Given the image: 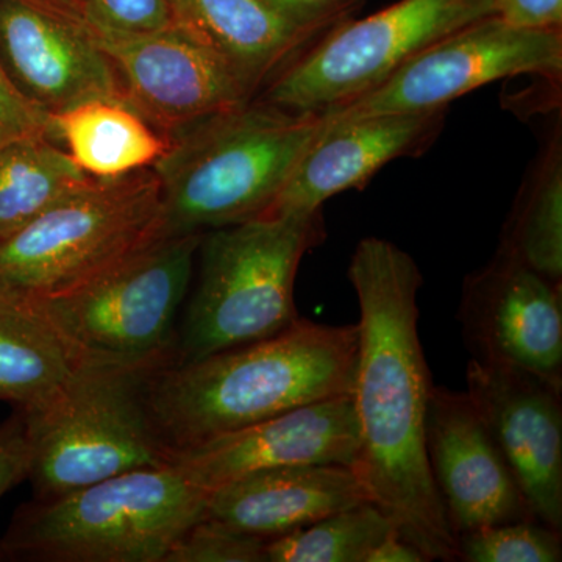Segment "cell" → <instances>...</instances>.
Wrapping results in <instances>:
<instances>
[{
	"label": "cell",
	"instance_id": "6da1fadb",
	"mask_svg": "<svg viewBox=\"0 0 562 562\" xmlns=\"http://www.w3.org/2000/svg\"><path fill=\"white\" fill-rule=\"evenodd\" d=\"M349 280L360 306L351 471L369 501L428 561H458L427 457L432 383L419 338V266L401 247L371 236L355 249Z\"/></svg>",
	"mask_w": 562,
	"mask_h": 562
},
{
	"label": "cell",
	"instance_id": "7a4b0ae2",
	"mask_svg": "<svg viewBox=\"0 0 562 562\" xmlns=\"http://www.w3.org/2000/svg\"><path fill=\"white\" fill-rule=\"evenodd\" d=\"M358 325L299 317L277 335L151 373V424L169 453L310 403L353 394Z\"/></svg>",
	"mask_w": 562,
	"mask_h": 562
},
{
	"label": "cell",
	"instance_id": "3957f363",
	"mask_svg": "<svg viewBox=\"0 0 562 562\" xmlns=\"http://www.w3.org/2000/svg\"><path fill=\"white\" fill-rule=\"evenodd\" d=\"M322 122L321 111L250 101L173 133L151 166L160 183L161 238L265 216Z\"/></svg>",
	"mask_w": 562,
	"mask_h": 562
},
{
	"label": "cell",
	"instance_id": "277c9868",
	"mask_svg": "<svg viewBox=\"0 0 562 562\" xmlns=\"http://www.w3.org/2000/svg\"><path fill=\"white\" fill-rule=\"evenodd\" d=\"M209 492L173 465L136 469L58 497L22 505L0 557L36 562H165L206 516Z\"/></svg>",
	"mask_w": 562,
	"mask_h": 562
},
{
	"label": "cell",
	"instance_id": "5b68a950",
	"mask_svg": "<svg viewBox=\"0 0 562 562\" xmlns=\"http://www.w3.org/2000/svg\"><path fill=\"white\" fill-rule=\"evenodd\" d=\"M321 211L265 214L203 235L201 272L176 339V364L277 335L299 319L294 288L324 239Z\"/></svg>",
	"mask_w": 562,
	"mask_h": 562
},
{
	"label": "cell",
	"instance_id": "8992f818",
	"mask_svg": "<svg viewBox=\"0 0 562 562\" xmlns=\"http://www.w3.org/2000/svg\"><path fill=\"white\" fill-rule=\"evenodd\" d=\"M160 368L81 358L49 401L22 413L33 498L46 501L120 473L168 464L169 450L147 403L151 373Z\"/></svg>",
	"mask_w": 562,
	"mask_h": 562
},
{
	"label": "cell",
	"instance_id": "52a82bcc",
	"mask_svg": "<svg viewBox=\"0 0 562 562\" xmlns=\"http://www.w3.org/2000/svg\"><path fill=\"white\" fill-rule=\"evenodd\" d=\"M203 235L155 239L79 286L33 301L81 358L172 364Z\"/></svg>",
	"mask_w": 562,
	"mask_h": 562
},
{
	"label": "cell",
	"instance_id": "ba28073f",
	"mask_svg": "<svg viewBox=\"0 0 562 562\" xmlns=\"http://www.w3.org/2000/svg\"><path fill=\"white\" fill-rule=\"evenodd\" d=\"M157 176L140 169L94 179L0 238V288L25 297L60 294L161 238Z\"/></svg>",
	"mask_w": 562,
	"mask_h": 562
},
{
	"label": "cell",
	"instance_id": "9c48e42d",
	"mask_svg": "<svg viewBox=\"0 0 562 562\" xmlns=\"http://www.w3.org/2000/svg\"><path fill=\"white\" fill-rule=\"evenodd\" d=\"M494 16V0H401L342 22L277 74L261 101L308 113L358 98L425 47Z\"/></svg>",
	"mask_w": 562,
	"mask_h": 562
},
{
	"label": "cell",
	"instance_id": "30bf717a",
	"mask_svg": "<svg viewBox=\"0 0 562 562\" xmlns=\"http://www.w3.org/2000/svg\"><path fill=\"white\" fill-rule=\"evenodd\" d=\"M562 31H522L484 18L425 47L372 90L321 111L330 122L425 113L509 77L560 80Z\"/></svg>",
	"mask_w": 562,
	"mask_h": 562
},
{
	"label": "cell",
	"instance_id": "8fae6325",
	"mask_svg": "<svg viewBox=\"0 0 562 562\" xmlns=\"http://www.w3.org/2000/svg\"><path fill=\"white\" fill-rule=\"evenodd\" d=\"M88 27L116 70L124 102L168 138L194 122L254 101L258 91L176 22L144 33Z\"/></svg>",
	"mask_w": 562,
	"mask_h": 562
},
{
	"label": "cell",
	"instance_id": "7c38bea8",
	"mask_svg": "<svg viewBox=\"0 0 562 562\" xmlns=\"http://www.w3.org/2000/svg\"><path fill=\"white\" fill-rule=\"evenodd\" d=\"M458 321L472 360L519 369L562 391L561 283L498 251L465 280Z\"/></svg>",
	"mask_w": 562,
	"mask_h": 562
},
{
	"label": "cell",
	"instance_id": "4fadbf2b",
	"mask_svg": "<svg viewBox=\"0 0 562 562\" xmlns=\"http://www.w3.org/2000/svg\"><path fill=\"white\" fill-rule=\"evenodd\" d=\"M0 61L21 94L47 114L98 99L124 102L87 21L38 0H0Z\"/></svg>",
	"mask_w": 562,
	"mask_h": 562
},
{
	"label": "cell",
	"instance_id": "5bb4252c",
	"mask_svg": "<svg viewBox=\"0 0 562 562\" xmlns=\"http://www.w3.org/2000/svg\"><path fill=\"white\" fill-rule=\"evenodd\" d=\"M425 439L454 538L492 525L538 520L468 392L432 386Z\"/></svg>",
	"mask_w": 562,
	"mask_h": 562
},
{
	"label": "cell",
	"instance_id": "9a60e30c",
	"mask_svg": "<svg viewBox=\"0 0 562 562\" xmlns=\"http://www.w3.org/2000/svg\"><path fill=\"white\" fill-rule=\"evenodd\" d=\"M358 453L353 397L339 395L169 453L194 486L210 492L251 473L291 465L350 468Z\"/></svg>",
	"mask_w": 562,
	"mask_h": 562
},
{
	"label": "cell",
	"instance_id": "2e32d148",
	"mask_svg": "<svg viewBox=\"0 0 562 562\" xmlns=\"http://www.w3.org/2000/svg\"><path fill=\"white\" fill-rule=\"evenodd\" d=\"M468 395L539 522L562 530V391L506 366L469 361Z\"/></svg>",
	"mask_w": 562,
	"mask_h": 562
},
{
	"label": "cell",
	"instance_id": "e0dca14e",
	"mask_svg": "<svg viewBox=\"0 0 562 562\" xmlns=\"http://www.w3.org/2000/svg\"><path fill=\"white\" fill-rule=\"evenodd\" d=\"M366 0H168L173 22L260 88Z\"/></svg>",
	"mask_w": 562,
	"mask_h": 562
},
{
	"label": "cell",
	"instance_id": "ac0fdd59",
	"mask_svg": "<svg viewBox=\"0 0 562 562\" xmlns=\"http://www.w3.org/2000/svg\"><path fill=\"white\" fill-rule=\"evenodd\" d=\"M322 120L312 146L266 214L316 213L333 195L364 187L386 162L427 146L441 131L443 110Z\"/></svg>",
	"mask_w": 562,
	"mask_h": 562
},
{
	"label": "cell",
	"instance_id": "d6986e66",
	"mask_svg": "<svg viewBox=\"0 0 562 562\" xmlns=\"http://www.w3.org/2000/svg\"><path fill=\"white\" fill-rule=\"evenodd\" d=\"M364 502L371 501L350 468L291 465L210 491L205 517L271 541Z\"/></svg>",
	"mask_w": 562,
	"mask_h": 562
},
{
	"label": "cell",
	"instance_id": "ffe728a7",
	"mask_svg": "<svg viewBox=\"0 0 562 562\" xmlns=\"http://www.w3.org/2000/svg\"><path fill=\"white\" fill-rule=\"evenodd\" d=\"M47 135L81 171L99 180L149 169L169 146L165 133L116 99H98L49 114Z\"/></svg>",
	"mask_w": 562,
	"mask_h": 562
},
{
	"label": "cell",
	"instance_id": "44dd1931",
	"mask_svg": "<svg viewBox=\"0 0 562 562\" xmlns=\"http://www.w3.org/2000/svg\"><path fill=\"white\" fill-rule=\"evenodd\" d=\"M80 360L33 299L0 288V402L40 408Z\"/></svg>",
	"mask_w": 562,
	"mask_h": 562
},
{
	"label": "cell",
	"instance_id": "7402d4cb",
	"mask_svg": "<svg viewBox=\"0 0 562 562\" xmlns=\"http://www.w3.org/2000/svg\"><path fill=\"white\" fill-rule=\"evenodd\" d=\"M92 180L47 133L0 147V238L20 231Z\"/></svg>",
	"mask_w": 562,
	"mask_h": 562
},
{
	"label": "cell",
	"instance_id": "603a6c76",
	"mask_svg": "<svg viewBox=\"0 0 562 562\" xmlns=\"http://www.w3.org/2000/svg\"><path fill=\"white\" fill-rule=\"evenodd\" d=\"M502 254L522 262L546 279H562V155L553 143L535 180L514 211Z\"/></svg>",
	"mask_w": 562,
	"mask_h": 562
},
{
	"label": "cell",
	"instance_id": "cb8c5ba5",
	"mask_svg": "<svg viewBox=\"0 0 562 562\" xmlns=\"http://www.w3.org/2000/svg\"><path fill=\"white\" fill-rule=\"evenodd\" d=\"M395 530L372 502L322 517L268 541V562H366L373 547Z\"/></svg>",
	"mask_w": 562,
	"mask_h": 562
},
{
	"label": "cell",
	"instance_id": "d4e9b609",
	"mask_svg": "<svg viewBox=\"0 0 562 562\" xmlns=\"http://www.w3.org/2000/svg\"><path fill=\"white\" fill-rule=\"evenodd\" d=\"M458 561L560 562L561 531L539 520L492 525L458 536Z\"/></svg>",
	"mask_w": 562,
	"mask_h": 562
},
{
	"label": "cell",
	"instance_id": "484cf974",
	"mask_svg": "<svg viewBox=\"0 0 562 562\" xmlns=\"http://www.w3.org/2000/svg\"><path fill=\"white\" fill-rule=\"evenodd\" d=\"M266 547L268 539L203 517L177 539L165 562H268Z\"/></svg>",
	"mask_w": 562,
	"mask_h": 562
},
{
	"label": "cell",
	"instance_id": "4316f807",
	"mask_svg": "<svg viewBox=\"0 0 562 562\" xmlns=\"http://www.w3.org/2000/svg\"><path fill=\"white\" fill-rule=\"evenodd\" d=\"M88 24L121 33L161 31L173 24L168 0H77Z\"/></svg>",
	"mask_w": 562,
	"mask_h": 562
},
{
	"label": "cell",
	"instance_id": "83f0119b",
	"mask_svg": "<svg viewBox=\"0 0 562 562\" xmlns=\"http://www.w3.org/2000/svg\"><path fill=\"white\" fill-rule=\"evenodd\" d=\"M47 124L49 114L21 94L0 61V147L24 136L47 133Z\"/></svg>",
	"mask_w": 562,
	"mask_h": 562
},
{
	"label": "cell",
	"instance_id": "f1b7e54d",
	"mask_svg": "<svg viewBox=\"0 0 562 562\" xmlns=\"http://www.w3.org/2000/svg\"><path fill=\"white\" fill-rule=\"evenodd\" d=\"M31 472V443L24 416L14 409L13 416L0 422V498Z\"/></svg>",
	"mask_w": 562,
	"mask_h": 562
},
{
	"label": "cell",
	"instance_id": "f546056e",
	"mask_svg": "<svg viewBox=\"0 0 562 562\" xmlns=\"http://www.w3.org/2000/svg\"><path fill=\"white\" fill-rule=\"evenodd\" d=\"M494 16L522 31H562V0H494Z\"/></svg>",
	"mask_w": 562,
	"mask_h": 562
},
{
	"label": "cell",
	"instance_id": "4dcf8cb0",
	"mask_svg": "<svg viewBox=\"0 0 562 562\" xmlns=\"http://www.w3.org/2000/svg\"><path fill=\"white\" fill-rule=\"evenodd\" d=\"M427 558L398 532H392L366 558V562H427Z\"/></svg>",
	"mask_w": 562,
	"mask_h": 562
},
{
	"label": "cell",
	"instance_id": "1f68e13d",
	"mask_svg": "<svg viewBox=\"0 0 562 562\" xmlns=\"http://www.w3.org/2000/svg\"><path fill=\"white\" fill-rule=\"evenodd\" d=\"M38 2L47 3V5L55 7V9L80 16L79 3H77V0H38Z\"/></svg>",
	"mask_w": 562,
	"mask_h": 562
}]
</instances>
